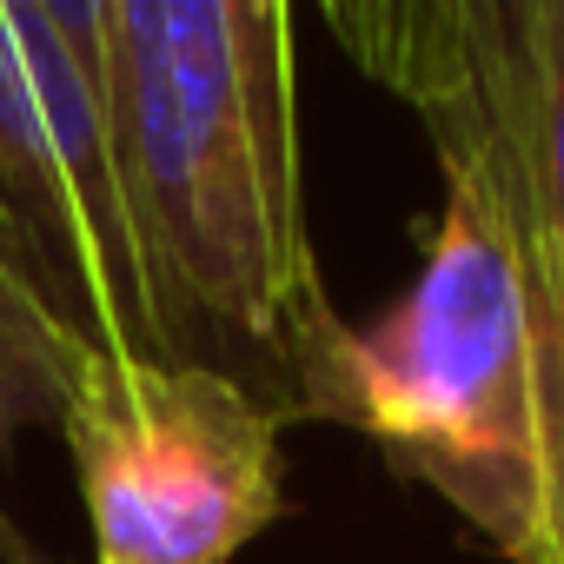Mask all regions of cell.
Returning a JSON list of instances; mask_svg holds the SVG:
<instances>
[{
    "label": "cell",
    "instance_id": "6da1fadb",
    "mask_svg": "<svg viewBox=\"0 0 564 564\" xmlns=\"http://www.w3.org/2000/svg\"><path fill=\"white\" fill-rule=\"evenodd\" d=\"M120 186L180 359L279 425L346 326L306 239L300 74L279 0H94Z\"/></svg>",
    "mask_w": 564,
    "mask_h": 564
},
{
    "label": "cell",
    "instance_id": "7a4b0ae2",
    "mask_svg": "<svg viewBox=\"0 0 564 564\" xmlns=\"http://www.w3.org/2000/svg\"><path fill=\"white\" fill-rule=\"evenodd\" d=\"M445 206L412 293L372 326H339L300 419L366 432L511 564L538 538V346L518 219L471 147H438Z\"/></svg>",
    "mask_w": 564,
    "mask_h": 564
},
{
    "label": "cell",
    "instance_id": "3957f363",
    "mask_svg": "<svg viewBox=\"0 0 564 564\" xmlns=\"http://www.w3.org/2000/svg\"><path fill=\"white\" fill-rule=\"evenodd\" d=\"M0 226L94 359H180L113 160L94 0H0Z\"/></svg>",
    "mask_w": 564,
    "mask_h": 564
},
{
    "label": "cell",
    "instance_id": "277c9868",
    "mask_svg": "<svg viewBox=\"0 0 564 564\" xmlns=\"http://www.w3.org/2000/svg\"><path fill=\"white\" fill-rule=\"evenodd\" d=\"M61 438L94 564H226L279 511V419L193 359H87Z\"/></svg>",
    "mask_w": 564,
    "mask_h": 564
},
{
    "label": "cell",
    "instance_id": "5b68a950",
    "mask_svg": "<svg viewBox=\"0 0 564 564\" xmlns=\"http://www.w3.org/2000/svg\"><path fill=\"white\" fill-rule=\"evenodd\" d=\"M326 21L432 140L485 147L564 246V0H359Z\"/></svg>",
    "mask_w": 564,
    "mask_h": 564
},
{
    "label": "cell",
    "instance_id": "8992f818",
    "mask_svg": "<svg viewBox=\"0 0 564 564\" xmlns=\"http://www.w3.org/2000/svg\"><path fill=\"white\" fill-rule=\"evenodd\" d=\"M87 359L94 352L61 326V313L47 306L41 279L28 272L14 232L0 226V445H8L21 425H41V419L61 425V405H67ZM0 557L34 564V551L14 538L8 511H0Z\"/></svg>",
    "mask_w": 564,
    "mask_h": 564
},
{
    "label": "cell",
    "instance_id": "52a82bcc",
    "mask_svg": "<svg viewBox=\"0 0 564 564\" xmlns=\"http://www.w3.org/2000/svg\"><path fill=\"white\" fill-rule=\"evenodd\" d=\"M432 147H471V140H432ZM491 173L498 160L471 147ZM505 206L518 219V252H524V293H531V346H538V538L524 564H564V246L551 226L524 206V193L498 173Z\"/></svg>",
    "mask_w": 564,
    "mask_h": 564
}]
</instances>
